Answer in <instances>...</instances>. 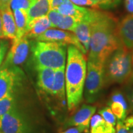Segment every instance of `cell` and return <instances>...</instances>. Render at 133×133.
<instances>
[{"instance_id":"cell-1","label":"cell","mask_w":133,"mask_h":133,"mask_svg":"<svg viewBox=\"0 0 133 133\" xmlns=\"http://www.w3.org/2000/svg\"><path fill=\"white\" fill-rule=\"evenodd\" d=\"M118 21L111 13L93 9L88 60L105 64L109 56L121 47Z\"/></svg>"},{"instance_id":"cell-2","label":"cell","mask_w":133,"mask_h":133,"mask_svg":"<svg viewBox=\"0 0 133 133\" xmlns=\"http://www.w3.org/2000/svg\"><path fill=\"white\" fill-rule=\"evenodd\" d=\"M65 73L66 104L69 110L78 106L83 99L87 62L84 54L77 48L69 45Z\"/></svg>"},{"instance_id":"cell-3","label":"cell","mask_w":133,"mask_h":133,"mask_svg":"<svg viewBox=\"0 0 133 133\" xmlns=\"http://www.w3.org/2000/svg\"><path fill=\"white\" fill-rule=\"evenodd\" d=\"M66 44L57 42L36 41L31 46L33 60L36 68L57 69L65 66Z\"/></svg>"},{"instance_id":"cell-4","label":"cell","mask_w":133,"mask_h":133,"mask_svg":"<svg viewBox=\"0 0 133 133\" xmlns=\"http://www.w3.org/2000/svg\"><path fill=\"white\" fill-rule=\"evenodd\" d=\"M131 51L124 46L109 56L104 64L105 84L127 82L131 72Z\"/></svg>"},{"instance_id":"cell-5","label":"cell","mask_w":133,"mask_h":133,"mask_svg":"<svg viewBox=\"0 0 133 133\" xmlns=\"http://www.w3.org/2000/svg\"><path fill=\"white\" fill-rule=\"evenodd\" d=\"M104 85V64L88 60L83 92L86 101L89 103L97 101Z\"/></svg>"},{"instance_id":"cell-6","label":"cell","mask_w":133,"mask_h":133,"mask_svg":"<svg viewBox=\"0 0 133 133\" xmlns=\"http://www.w3.org/2000/svg\"><path fill=\"white\" fill-rule=\"evenodd\" d=\"M29 51L30 43L25 36L19 39H13L12 46L3 61L1 69L22 64L29 56Z\"/></svg>"},{"instance_id":"cell-7","label":"cell","mask_w":133,"mask_h":133,"mask_svg":"<svg viewBox=\"0 0 133 133\" xmlns=\"http://www.w3.org/2000/svg\"><path fill=\"white\" fill-rule=\"evenodd\" d=\"M1 133H31L30 128L14 107L0 117Z\"/></svg>"},{"instance_id":"cell-8","label":"cell","mask_w":133,"mask_h":133,"mask_svg":"<svg viewBox=\"0 0 133 133\" xmlns=\"http://www.w3.org/2000/svg\"><path fill=\"white\" fill-rule=\"evenodd\" d=\"M35 39L39 41L57 42L66 45H73L77 48L84 55L87 54V51L78 41L75 35L71 33V31L50 28Z\"/></svg>"},{"instance_id":"cell-9","label":"cell","mask_w":133,"mask_h":133,"mask_svg":"<svg viewBox=\"0 0 133 133\" xmlns=\"http://www.w3.org/2000/svg\"><path fill=\"white\" fill-rule=\"evenodd\" d=\"M21 75L19 69L15 66L0 69V99L13 94L21 80Z\"/></svg>"},{"instance_id":"cell-10","label":"cell","mask_w":133,"mask_h":133,"mask_svg":"<svg viewBox=\"0 0 133 133\" xmlns=\"http://www.w3.org/2000/svg\"><path fill=\"white\" fill-rule=\"evenodd\" d=\"M95 106L83 105L74 115L68 119L64 124L65 128L73 126H83L89 129L91 119L96 112Z\"/></svg>"},{"instance_id":"cell-11","label":"cell","mask_w":133,"mask_h":133,"mask_svg":"<svg viewBox=\"0 0 133 133\" xmlns=\"http://www.w3.org/2000/svg\"><path fill=\"white\" fill-rule=\"evenodd\" d=\"M118 31L123 45L130 51H132L133 17L128 14L118 22Z\"/></svg>"},{"instance_id":"cell-12","label":"cell","mask_w":133,"mask_h":133,"mask_svg":"<svg viewBox=\"0 0 133 133\" xmlns=\"http://www.w3.org/2000/svg\"><path fill=\"white\" fill-rule=\"evenodd\" d=\"M93 9L87 16L84 17L78 24L74 31V33L78 41L83 46L87 52L89 49V43L91 38V25L92 21V14Z\"/></svg>"},{"instance_id":"cell-13","label":"cell","mask_w":133,"mask_h":133,"mask_svg":"<svg viewBox=\"0 0 133 133\" xmlns=\"http://www.w3.org/2000/svg\"><path fill=\"white\" fill-rule=\"evenodd\" d=\"M50 28L51 24L48 16L40 17L28 23L24 36L28 39H36Z\"/></svg>"},{"instance_id":"cell-14","label":"cell","mask_w":133,"mask_h":133,"mask_svg":"<svg viewBox=\"0 0 133 133\" xmlns=\"http://www.w3.org/2000/svg\"><path fill=\"white\" fill-rule=\"evenodd\" d=\"M109 105L117 120L123 121L127 116L128 104L122 93L119 91L113 93L109 102Z\"/></svg>"},{"instance_id":"cell-15","label":"cell","mask_w":133,"mask_h":133,"mask_svg":"<svg viewBox=\"0 0 133 133\" xmlns=\"http://www.w3.org/2000/svg\"><path fill=\"white\" fill-rule=\"evenodd\" d=\"M2 17L3 37L6 39H14L16 38V26L13 11L10 6L0 9Z\"/></svg>"},{"instance_id":"cell-16","label":"cell","mask_w":133,"mask_h":133,"mask_svg":"<svg viewBox=\"0 0 133 133\" xmlns=\"http://www.w3.org/2000/svg\"><path fill=\"white\" fill-rule=\"evenodd\" d=\"M36 69L38 72V86L43 92L52 95L55 69L47 67H39Z\"/></svg>"},{"instance_id":"cell-17","label":"cell","mask_w":133,"mask_h":133,"mask_svg":"<svg viewBox=\"0 0 133 133\" xmlns=\"http://www.w3.org/2000/svg\"><path fill=\"white\" fill-rule=\"evenodd\" d=\"M52 95L61 101V104L66 105L65 82V67L55 69L54 81L52 86Z\"/></svg>"},{"instance_id":"cell-18","label":"cell","mask_w":133,"mask_h":133,"mask_svg":"<svg viewBox=\"0 0 133 133\" xmlns=\"http://www.w3.org/2000/svg\"><path fill=\"white\" fill-rule=\"evenodd\" d=\"M51 9L50 0H32L27 11V24L33 19L47 16Z\"/></svg>"},{"instance_id":"cell-19","label":"cell","mask_w":133,"mask_h":133,"mask_svg":"<svg viewBox=\"0 0 133 133\" xmlns=\"http://www.w3.org/2000/svg\"><path fill=\"white\" fill-rule=\"evenodd\" d=\"M55 10L64 16H74L82 19L91 12L92 9L79 6L70 1L69 2L60 5Z\"/></svg>"},{"instance_id":"cell-20","label":"cell","mask_w":133,"mask_h":133,"mask_svg":"<svg viewBox=\"0 0 133 133\" xmlns=\"http://www.w3.org/2000/svg\"><path fill=\"white\" fill-rule=\"evenodd\" d=\"M91 133H115V129L108 123L99 114L93 115L91 119Z\"/></svg>"},{"instance_id":"cell-21","label":"cell","mask_w":133,"mask_h":133,"mask_svg":"<svg viewBox=\"0 0 133 133\" xmlns=\"http://www.w3.org/2000/svg\"><path fill=\"white\" fill-rule=\"evenodd\" d=\"M16 26V38L14 39H21L24 36L27 26V11L17 9L13 11Z\"/></svg>"},{"instance_id":"cell-22","label":"cell","mask_w":133,"mask_h":133,"mask_svg":"<svg viewBox=\"0 0 133 133\" xmlns=\"http://www.w3.org/2000/svg\"><path fill=\"white\" fill-rule=\"evenodd\" d=\"M74 4L82 7H90L98 9L100 8H110L117 5L120 0H70Z\"/></svg>"},{"instance_id":"cell-23","label":"cell","mask_w":133,"mask_h":133,"mask_svg":"<svg viewBox=\"0 0 133 133\" xmlns=\"http://www.w3.org/2000/svg\"><path fill=\"white\" fill-rule=\"evenodd\" d=\"M81 19L74 16H63V17L58 25L57 28L64 30L74 32L77 25Z\"/></svg>"},{"instance_id":"cell-24","label":"cell","mask_w":133,"mask_h":133,"mask_svg":"<svg viewBox=\"0 0 133 133\" xmlns=\"http://www.w3.org/2000/svg\"><path fill=\"white\" fill-rule=\"evenodd\" d=\"M14 97L12 94L0 99V117L12 109L14 107Z\"/></svg>"},{"instance_id":"cell-25","label":"cell","mask_w":133,"mask_h":133,"mask_svg":"<svg viewBox=\"0 0 133 133\" xmlns=\"http://www.w3.org/2000/svg\"><path fill=\"white\" fill-rule=\"evenodd\" d=\"M99 114L104 118L108 123L112 124L113 126H115L116 124V118L113 114L109 107H105L102 108L99 111Z\"/></svg>"},{"instance_id":"cell-26","label":"cell","mask_w":133,"mask_h":133,"mask_svg":"<svg viewBox=\"0 0 133 133\" xmlns=\"http://www.w3.org/2000/svg\"><path fill=\"white\" fill-rule=\"evenodd\" d=\"M48 17L49 18L52 28H57V26L62 20L64 15L61 14L58 11L55 9H51L48 14Z\"/></svg>"},{"instance_id":"cell-27","label":"cell","mask_w":133,"mask_h":133,"mask_svg":"<svg viewBox=\"0 0 133 133\" xmlns=\"http://www.w3.org/2000/svg\"><path fill=\"white\" fill-rule=\"evenodd\" d=\"M29 0H12L10 3V8L12 11L17 9H24L28 11L30 7Z\"/></svg>"},{"instance_id":"cell-28","label":"cell","mask_w":133,"mask_h":133,"mask_svg":"<svg viewBox=\"0 0 133 133\" xmlns=\"http://www.w3.org/2000/svg\"><path fill=\"white\" fill-rule=\"evenodd\" d=\"M115 126V133H131L130 130L126 127L123 121L117 120Z\"/></svg>"},{"instance_id":"cell-29","label":"cell","mask_w":133,"mask_h":133,"mask_svg":"<svg viewBox=\"0 0 133 133\" xmlns=\"http://www.w3.org/2000/svg\"><path fill=\"white\" fill-rule=\"evenodd\" d=\"M88 131V129L83 126H73L59 133H82L83 132H87Z\"/></svg>"},{"instance_id":"cell-30","label":"cell","mask_w":133,"mask_h":133,"mask_svg":"<svg viewBox=\"0 0 133 133\" xmlns=\"http://www.w3.org/2000/svg\"><path fill=\"white\" fill-rule=\"evenodd\" d=\"M8 49V45L6 43H1V46H0V69H1V65L3 62V60L6 55V51Z\"/></svg>"},{"instance_id":"cell-31","label":"cell","mask_w":133,"mask_h":133,"mask_svg":"<svg viewBox=\"0 0 133 133\" xmlns=\"http://www.w3.org/2000/svg\"><path fill=\"white\" fill-rule=\"evenodd\" d=\"M124 6L129 14L133 17V0H124Z\"/></svg>"},{"instance_id":"cell-32","label":"cell","mask_w":133,"mask_h":133,"mask_svg":"<svg viewBox=\"0 0 133 133\" xmlns=\"http://www.w3.org/2000/svg\"><path fill=\"white\" fill-rule=\"evenodd\" d=\"M51 5V9H56L60 5L67 3L70 0H50Z\"/></svg>"},{"instance_id":"cell-33","label":"cell","mask_w":133,"mask_h":133,"mask_svg":"<svg viewBox=\"0 0 133 133\" xmlns=\"http://www.w3.org/2000/svg\"><path fill=\"white\" fill-rule=\"evenodd\" d=\"M123 123L126 128L128 129L133 128V115L129 116L128 117H126L124 119Z\"/></svg>"},{"instance_id":"cell-34","label":"cell","mask_w":133,"mask_h":133,"mask_svg":"<svg viewBox=\"0 0 133 133\" xmlns=\"http://www.w3.org/2000/svg\"><path fill=\"white\" fill-rule=\"evenodd\" d=\"M12 0H0V9L10 6V3Z\"/></svg>"},{"instance_id":"cell-35","label":"cell","mask_w":133,"mask_h":133,"mask_svg":"<svg viewBox=\"0 0 133 133\" xmlns=\"http://www.w3.org/2000/svg\"><path fill=\"white\" fill-rule=\"evenodd\" d=\"M131 61H132V67H131V72L129 78L128 80L127 83L129 84H133V50L132 52V57H131Z\"/></svg>"},{"instance_id":"cell-36","label":"cell","mask_w":133,"mask_h":133,"mask_svg":"<svg viewBox=\"0 0 133 133\" xmlns=\"http://www.w3.org/2000/svg\"><path fill=\"white\" fill-rule=\"evenodd\" d=\"M4 38L3 34V26H2V17H1V14L0 12V39Z\"/></svg>"},{"instance_id":"cell-37","label":"cell","mask_w":133,"mask_h":133,"mask_svg":"<svg viewBox=\"0 0 133 133\" xmlns=\"http://www.w3.org/2000/svg\"><path fill=\"white\" fill-rule=\"evenodd\" d=\"M130 103H131V106L132 107V109H133V91L131 93V95L130 97Z\"/></svg>"},{"instance_id":"cell-38","label":"cell","mask_w":133,"mask_h":133,"mask_svg":"<svg viewBox=\"0 0 133 133\" xmlns=\"http://www.w3.org/2000/svg\"><path fill=\"white\" fill-rule=\"evenodd\" d=\"M129 130H130V132L131 133H133V128L129 129Z\"/></svg>"},{"instance_id":"cell-39","label":"cell","mask_w":133,"mask_h":133,"mask_svg":"<svg viewBox=\"0 0 133 133\" xmlns=\"http://www.w3.org/2000/svg\"><path fill=\"white\" fill-rule=\"evenodd\" d=\"M29 1H30H30H32V0H29Z\"/></svg>"},{"instance_id":"cell-40","label":"cell","mask_w":133,"mask_h":133,"mask_svg":"<svg viewBox=\"0 0 133 133\" xmlns=\"http://www.w3.org/2000/svg\"><path fill=\"white\" fill-rule=\"evenodd\" d=\"M0 46H1V45H0Z\"/></svg>"},{"instance_id":"cell-41","label":"cell","mask_w":133,"mask_h":133,"mask_svg":"<svg viewBox=\"0 0 133 133\" xmlns=\"http://www.w3.org/2000/svg\"><path fill=\"white\" fill-rule=\"evenodd\" d=\"M0 133H1V132H0Z\"/></svg>"}]
</instances>
